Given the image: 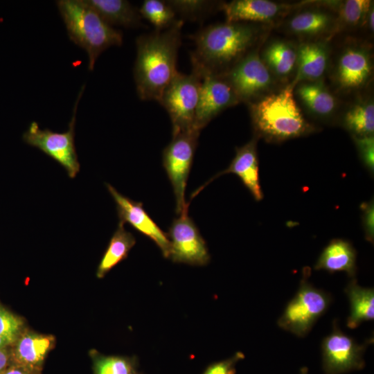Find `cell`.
<instances>
[{
  "mask_svg": "<svg viewBox=\"0 0 374 374\" xmlns=\"http://www.w3.org/2000/svg\"><path fill=\"white\" fill-rule=\"evenodd\" d=\"M184 24L183 19H179L168 28L136 38L134 78L141 100L159 103L163 91L179 72L177 61Z\"/></svg>",
  "mask_w": 374,
  "mask_h": 374,
  "instance_id": "cell-1",
  "label": "cell"
},
{
  "mask_svg": "<svg viewBox=\"0 0 374 374\" xmlns=\"http://www.w3.org/2000/svg\"><path fill=\"white\" fill-rule=\"evenodd\" d=\"M260 29L247 22H225L204 27L189 36L195 43L190 53L192 71L221 75L251 52Z\"/></svg>",
  "mask_w": 374,
  "mask_h": 374,
  "instance_id": "cell-2",
  "label": "cell"
},
{
  "mask_svg": "<svg viewBox=\"0 0 374 374\" xmlns=\"http://www.w3.org/2000/svg\"><path fill=\"white\" fill-rule=\"evenodd\" d=\"M250 112L256 133L269 141L299 137L314 130L298 107L292 84L250 103Z\"/></svg>",
  "mask_w": 374,
  "mask_h": 374,
  "instance_id": "cell-3",
  "label": "cell"
},
{
  "mask_svg": "<svg viewBox=\"0 0 374 374\" xmlns=\"http://www.w3.org/2000/svg\"><path fill=\"white\" fill-rule=\"evenodd\" d=\"M56 3L69 39L88 55L89 71L104 51L122 45L123 33L104 21L86 0H59Z\"/></svg>",
  "mask_w": 374,
  "mask_h": 374,
  "instance_id": "cell-4",
  "label": "cell"
},
{
  "mask_svg": "<svg viewBox=\"0 0 374 374\" xmlns=\"http://www.w3.org/2000/svg\"><path fill=\"white\" fill-rule=\"evenodd\" d=\"M310 272L309 268L303 269L299 289L278 320L280 328L300 337L311 330L331 301L328 294L309 283Z\"/></svg>",
  "mask_w": 374,
  "mask_h": 374,
  "instance_id": "cell-5",
  "label": "cell"
},
{
  "mask_svg": "<svg viewBox=\"0 0 374 374\" xmlns=\"http://www.w3.org/2000/svg\"><path fill=\"white\" fill-rule=\"evenodd\" d=\"M83 85L77 96L68 130L60 133L49 129H41L35 121L31 122L23 134V140L55 160L67 172L69 177L75 178L80 171V163L75 146V125L79 101L84 89Z\"/></svg>",
  "mask_w": 374,
  "mask_h": 374,
  "instance_id": "cell-6",
  "label": "cell"
},
{
  "mask_svg": "<svg viewBox=\"0 0 374 374\" xmlns=\"http://www.w3.org/2000/svg\"><path fill=\"white\" fill-rule=\"evenodd\" d=\"M201 77L178 72L162 93L160 103L167 111L172 126V136L194 128Z\"/></svg>",
  "mask_w": 374,
  "mask_h": 374,
  "instance_id": "cell-7",
  "label": "cell"
},
{
  "mask_svg": "<svg viewBox=\"0 0 374 374\" xmlns=\"http://www.w3.org/2000/svg\"><path fill=\"white\" fill-rule=\"evenodd\" d=\"M199 133L193 129L174 135L163 151V166L172 186L178 215L188 210L185 191Z\"/></svg>",
  "mask_w": 374,
  "mask_h": 374,
  "instance_id": "cell-8",
  "label": "cell"
},
{
  "mask_svg": "<svg viewBox=\"0 0 374 374\" xmlns=\"http://www.w3.org/2000/svg\"><path fill=\"white\" fill-rule=\"evenodd\" d=\"M240 102H253L268 91L273 79L257 50H252L223 75Z\"/></svg>",
  "mask_w": 374,
  "mask_h": 374,
  "instance_id": "cell-9",
  "label": "cell"
},
{
  "mask_svg": "<svg viewBox=\"0 0 374 374\" xmlns=\"http://www.w3.org/2000/svg\"><path fill=\"white\" fill-rule=\"evenodd\" d=\"M170 242L169 258L174 262L204 266L210 261L206 244L188 210L175 219L167 234Z\"/></svg>",
  "mask_w": 374,
  "mask_h": 374,
  "instance_id": "cell-10",
  "label": "cell"
},
{
  "mask_svg": "<svg viewBox=\"0 0 374 374\" xmlns=\"http://www.w3.org/2000/svg\"><path fill=\"white\" fill-rule=\"evenodd\" d=\"M366 347L343 333L335 321L332 332L321 345L325 374H341L362 369L365 364L363 354Z\"/></svg>",
  "mask_w": 374,
  "mask_h": 374,
  "instance_id": "cell-11",
  "label": "cell"
},
{
  "mask_svg": "<svg viewBox=\"0 0 374 374\" xmlns=\"http://www.w3.org/2000/svg\"><path fill=\"white\" fill-rule=\"evenodd\" d=\"M194 128L199 132L225 109L240 100L233 89L222 75L203 74Z\"/></svg>",
  "mask_w": 374,
  "mask_h": 374,
  "instance_id": "cell-12",
  "label": "cell"
},
{
  "mask_svg": "<svg viewBox=\"0 0 374 374\" xmlns=\"http://www.w3.org/2000/svg\"><path fill=\"white\" fill-rule=\"evenodd\" d=\"M107 188L116 204L121 222L129 223L135 229L150 238L161 249L165 258H169L170 242L165 233L147 213L141 202H135L118 193L112 186Z\"/></svg>",
  "mask_w": 374,
  "mask_h": 374,
  "instance_id": "cell-13",
  "label": "cell"
},
{
  "mask_svg": "<svg viewBox=\"0 0 374 374\" xmlns=\"http://www.w3.org/2000/svg\"><path fill=\"white\" fill-rule=\"evenodd\" d=\"M267 0H233L221 3L226 22H271L287 14L296 6Z\"/></svg>",
  "mask_w": 374,
  "mask_h": 374,
  "instance_id": "cell-14",
  "label": "cell"
},
{
  "mask_svg": "<svg viewBox=\"0 0 374 374\" xmlns=\"http://www.w3.org/2000/svg\"><path fill=\"white\" fill-rule=\"evenodd\" d=\"M372 64L368 51L359 46H348L339 56L336 79L345 90L359 89L371 75Z\"/></svg>",
  "mask_w": 374,
  "mask_h": 374,
  "instance_id": "cell-15",
  "label": "cell"
},
{
  "mask_svg": "<svg viewBox=\"0 0 374 374\" xmlns=\"http://www.w3.org/2000/svg\"><path fill=\"white\" fill-rule=\"evenodd\" d=\"M256 141L253 138L243 146L236 148L235 155L229 166L213 179L227 173L235 174L239 177L253 198L260 201L263 198V193L259 179Z\"/></svg>",
  "mask_w": 374,
  "mask_h": 374,
  "instance_id": "cell-16",
  "label": "cell"
},
{
  "mask_svg": "<svg viewBox=\"0 0 374 374\" xmlns=\"http://www.w3.org/2000/svg\"><path fill=\"white\" fill-rule=\"evenodd\" d=\"M329 60L328 46L323 42H306L297 50L298 70L292 84L294 87L300 81H317L326 71Z\"/></svg>",
  "mask_w": 374,
  "mask_h": 374,
  "instance_id": "cell-17",
  "label": "cell"
},
{
  "mask_svg": "<svg viewBox=\"0 0 374 374\" xmlns=\"http://www.w3.org/2000/svg\"><path fill=\"white\" fill-rule=\"evenodd\" d=\"M314 269L330 273L345 271L348 276L354 277L357 271L355 249L345 240L334 239L323 250Z\"/></svg>",
  "mask_w": 374,
  "mask_h": 374,
  "instance_id": "cell-18",
  "label": "cell"
},
{
  "mask_svg": "<svg viewBox=\"0 0 374 374\" xmlns=\"http://www.w3.org/2000/svg\"><path fill=\"white\" fill-rule=\"evenodd\" d=\"M111 26H142L139 10L126 0H86Z\"/></svg>",
  "mask_w": 374,
  "mask_h": 374,
  "instance_id": "cell-19",
  "label": "cell"
},
{
  "mask_svg": "<svg viewBox=\"0 0 374 374\" xmlns=\"http://www.w3.org/2000/svg\"><path fill=\"white\" fill-rule=\"evenodd\" d=\"M345 292L348 295L350 312L347 319V326L354 329L362 322L374 319L373 288L363 287L353 278L347 285Z\"/></svg>",
  "mask_w": 374,
  "mask_h": 374,
  "instance_id": "cell-20",
  "label": "cell"
},
{
  "mask_svg": "<svg viewBox=\"0 0 374 374\" xmlns=\"http://www.w3.org/2000/svg\"><path fill=\"white\" fill-rule=\"evenodd\" d=\"M296 93L303 105L314 115L326 117L335 109V98L321 81L300 84Z\"/></svg>",
  "mask_w": 374,
  "mask_h": 374,
  "instance_id": "cell-21",
  "label": "cell"
},
{
  "mask_svg": "<svg viewBox=\"0 0 374 374\" xmlns=\"http://www.w3.org/2000/svg\"><path fill=\"white\" fill-rule=\"evenodd\" d=\"M136 243L134 235L124 228L119 221L117 229L112 235L97 270V276L103 278L118 262L124 260Z\"/></svg>",
  "mask_w": 374,
  "mask_h": 374,
  "instance_id": "cell-22",
  "label": "cell"
},
{
  "mask_svg": "<svg viewBox=\"0 0 374 374\" xmlns=\"http://www.w3.org/2000/svg\"><path fill=\"white\" fill-rule=\"evenodd\" d=\"M53 344V338L48 336L27 333L17 341L15 356L21 366L28 368L40 364Z\"/></svg>",
  "mask_w": 374,
  "mask_h": 374,
  "instance_id": "cell-23",
  "label": "cell"
},
{
  "mask_svg": "<svg viewBox=\"0 0 374 374\" xmlns=\"http://www.w3.org/2000/svg\"><path fill=\"white\" fill-rule=\"evenodd\" d=\"M262 61L276 75H289L297 64V50L283 40L271 43L263 51Z\"/></svg>",
  "mask_w": 374,
  "mask_h": 374,
  "instance_id": "cell-24",
  "label": "cell"
},
{
  "mask_svg": "<svg viewBox=\"0 0 374 374\" xmlns=\"http://www.w3.org/2000/svg\"><path fill=\"white\" fill-rule=\"evenodd\" d=\"M335 24L333 17L319 10H306L294 16L289 22L290 30L300 35H319L327 33Z\"/></svg>",
  "mask_w": 374,
  "mask_h": 374,
  "instance_id": "cell-25",
  "label": "cell"
},
{
  "mask_svg": "<svg viewBox=\"0 0 374 374\" xmlns=\"http://www.w3.org/2000/svg\"><path fill=\"white\" fill-rule=\"evenodd\" d=\"M345 127L353 133V136H373L374 105L373 100L359 102L346 113Z\"/></svg>",
  "mask_w": 374,
  "mask_h": 374,
  "instance_id": "cell-26",
  "label": "cell"
},
{
  "mask_svg": "<svg viewBox=\"0 0 374 374\" xmlns=\"http://www.w3.org/2000/svg\"><path fill=\"white\" fill-rule=\"evenodd\" d=\"M138 10L141 17L149 21L155 30L168 28L177 20L175 12L166 1L145 0Z\"/></svg>",
  "mask_w": 374,
  "mask_h": 374,
  "instance_id": "cell-27",
  "label": "cell"
},
{
  "mask_svg": "<svg viewBox=\"0 0 374 374\" xmlns=\"http://www.w3.org/2000/svg\"><path fill=\"white\" fill-rule=\"evenodd\" d=\"M166 2L184 18L199 20L211 13L216 8L217 2L206 0H167Z\"/></svg>",
  "mask_w": 374,
  "mask_h": 374,
  "instance_id": "cell-28",
  "label": "cell"
},
{
  "mask_svg": "<svg viewBox=\"0 0 374 374\" xmlns=\"http://www.w3.org/2000/svg\"><path fill=\"white\" fill-rule=\"evenodd\" d=\"M371 6V1L368 0L345 1L339 8V19L350 27L361 25L366 21Z\"/></svg>",
  "mask_w": 374,
  "mask_h": 374,
  "instance_id": "cell-29",
  "label": "cell"
},
{
  "mask_svg": "<svg viewBox=\"0 0 374 374\" xmlns=\"http://www.w3.org/2000/svg\"><path fill=\"white\" fill-rule=\"evenodd\" d=\"M134 366L132 359L119 356H98L94 362L96 374H132Z\"/></svg>",
  "mask_w": 374,
  "mask_h": 374,
  "instance_id": "cell-30",
  "label": "cell"
},
{
  "mask_svg": "<svg viewBox=\"0 0 374 374\" xmlns=\"http://www.w3.org/2000/svg\"><path fill=\"white\" fill-rule=\"evenodd\" d=\"M22 327L21 321L0 305V337L13 342Z\"/></svg>",
  "mask_w": 374,
  "mask_h": 374,
  "instance_id": "cell-31",
  "label": "cell"
},
{
  "mask_svg": "<svg viewBox=\"0 0 374 374\" xmlns=\"http://www.w3.org/2000/svg\"><path fill=\"white\" fill-rule=\"evenodd\" d=\"M360 158L367 170L373 175L374 171V137L373 136H353Z\"/></svg>",
  "mask_w": 374,
  "mask_h": 374,
  "instance_id": "cell-32",
  "label": "cell"
},
{
  "mask_svg": "<svg viewBox=\"0 0 374 374\" xmlns=\"http://www.w3.org/2000/svg\"><path fill=\"white\" fill-rule=\"evenodd\" d=\"M244 357L242 353L238 352L229 359L210 364L202 374H235V365Z\"/></svg>",
  "mask_w": 374,
  "mask_h": 374,
  "instance_id": "cell-33",
  "label": "cell"
},
{
  "mask_svg": "<svg viewBox=\"0 0 374 374\" xmlns=\"http://www.w3.org/2000/svg\"><path fill=\"white\" fill-rule=\"evenodd\" d=\"M365 238L373 243L374 239V204L373 199L363 202L360 206Z\"/></svg>",
  "mask_w": 374,
  "mask_h": 374,
  "instance_id": "cell-34",
  "label": "cell"
},
{
  "mask_svg": "<svg viewBox=\"0 0 374 374\" xmlns=\"http://www.w3.org/2000/svg\"><path fill=\"white\" fill-rule=\"evenodd\" d=\"M10 359L8 351L3 348H0V374H2L7 368Z\"/></svg>",
  "mask_w": 374,
  "mask_h": 374,
  "instance_id": "cell-35",
  "label": "cell"
},
{
  "mask_svg": "<svg viewBox=\"0 0 374 374\" xmlns=\"http://www.w3.org/2000/svg\"><path fill=\"white\" fill-rule=\"evenodd\" d=\"M28 367L24 366H17L6 370L2 374H30Z\"/></svg>",
  "mask_w": 374,
  "mask_h": 374,
  "instance_id": "cell-36",
  "label": "cell"
},
{
  "mask_svg": "<svg viewBox=\"0 0 374 374\" xmlns=\"http://www.w3.org/2000/svg\"><path fill=\"white\" fill-rule=\"evenodd\" d=\"M366 21L367 22V25L368 26V28L370 29L371 31H373V28H374V12H373V8H371L368 14H367V16H366Z\"/></svg>",
  "mask_w": 374,
  "mask_h": 374,
  "instance_id": "cell-37",
  "label": "cell"
},
{
  "mask_svg": "<svg viewBox=\"0 0 374 374\" xmlns=\"http://www.w3.org/2000/svg\"><path fill=\"white\" fill-rule=\"evenodd\" d=\"M9 344L10 342L8 340L0 337V348H3Z\"/></svg>",
  "mask_w": 374,
  "mask_h": 374,
  "instance_id": "cell-38",
  "label": "cell"
},
{
  "mask_svg": "<svg viewBox=\"0 0 374 374\" xmlns=\"http://www.w3.org/2000/svg\"><path fill=\"white\" fill-rule=\"evenodd\" d=\"M301 374H308L307 369L305 368L302 369Z\"/></svg>",
  "mask_w": 374,
  "mask_h": 374,
  "instance_id": "cell-39",
  "label": "cell"
},
{
  "mask_svg": "<svg viewBox=\"0 0 374 374\" xmlns=\"http://www.w3.org/2000/svg\"><path fill=\"white\" fill-rule=\"evenodd\" d=\"M132 374H136V373H132Z\"/></svg>",
  "mask_w": 374,
  "mask_h": 374,
  "instance_id": "cell-40",
  "label": "cell"
}]
</instances>
